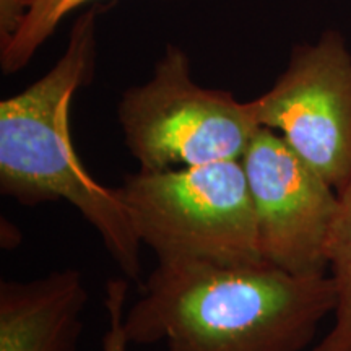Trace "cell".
I'll use <instances>...</instances> for the list:
<instances>
[{"instance_id":"obj_1","label":"cell","mask_w":351,"mask_h":351,"mask_svg":"<svg viewBox=\"0 0 351 351\" xmlns=\"http://www.w3.org/2000/svg\"><path fill=\"white\" fill-rule=\"evenodd\" d=\"M335 302L327 274L158 261L124 332L130 345L163 341L168 351H304Z\"/></svg>"},{"instance_id":"obj_2","label":"cell","mask_w":351,"mask_h":351,"mask_svg":"<svg viewBox=\"0 0 351 351\" xmlns=\"http://www.w3.org/2000/svg\"><path fill=\"white\" fill-rule=\"evenodd\" d=\"M96 8L75 20L60 59L0 103V192L26 207L67 202L98 232L122 275L140 280V243L116 187L88 173L70 134V106L96 67Z\"/></svg>"},{"instance_id":"obj_3","label":"cell","mask_w":351,"mask_h":351,"mask_svg":"<svg viewBox=\"0 0 351 351\" xmlns=\"http://www.w3.org/2000/svg\"><path fill=\"white\" fill-rule=\"evenodd\" d=\"M135 234L158 261L261 263L257 223L239 160L138 169L117 186Z\"/></svg>"},{"instance_id":"obj_4","label":"cell","mask_w":351,"mask_h":351,"mask_svg":"<svg viewBox=\"0 0 351 351\" xmlns=\"http://www.w3.org/2000/svg\"><path fill=\"white\" fill-rule=\"evenodd\" d=\"M117 119L130 155L145 171L239 160L258 129L249 101L199 85L189 56L173 44L150 80L122 93Z\"/></svg>"},{"instance_id":"obj_5","label":"cell","mask_w":351,"mask_h":351,"mask_svg":"<svg viewBox=\"0 0 351 351\" xmlns=\"http://www.w3.org/2000/svg\"><path fill=\"white\" fill-rule=\"evenodd\" d=\"M258 127L339 191L351 176V52L335 29L300 44L270 90L249 101Z\"/></svg>"},{"instance_id":"obj_6","label":"cell","mask_w":351,"mask_h":351,"mask_svg":"<svg viewBox=\"0 0 351 351\" xmlns=\"http://www.w3.org/2000/svg\"><path fill=\"white\" fill-rule=\"evenodd\" d=\"M262 261L293 275L327 274L339 194L278 132L258 127L239 158Z\"/></svg>"},{"instance_id":"obj_7","label":"cell","mask_w":351,"mask_h":351,"mask_svg":"<svg viewBox=\"0 0 351 351\" xmlns=\"http://www.w3.org/2000/svg\"><path fill=\"white\" fill-rule=\"evenodd\" d=\"M75 269L32 280L0 283V351H75L88 304Z\"/></svg>"},{"instance_id":"obj_8","label":"cell","mask_w":351,"mask_h":351,"mask_svg":"<svg viewBox=\"0 0 351 351\" xmlns=\"http://www.w3.org/2000/svg\"><path fill=\"white\" fill-rule=\"evenodd\" d=\"M337 194L339 210L327 249L328 275L337 293L333 326L311 351H351V176Z\"/></svg>"},{"instance_id":"obj_9","label":"cell","mask_w":351,"mask_h":351,"mask_svg":"<svg viewBox=\"0 0 351 351\" xmlns=\"http://www.w3.org/2000/svg\"><path fill=\"white\" fill-rule=\"evenodd\" d=\"M88 2L91 0H34L19 33L0 49L2 72L10 75L25 69L39 47L52 36L60 21Z\"/></svg>"},{"instance_id":"obj_10","label":"cell","mask_w":351,"mask_h":351,"mask_svg":"<svg viewBox=\"0 0 351 351\" xmlns=\"http://www.w3.org/2000/svg\"><path fill=\"white\" fill-rule=\"evenodd\" d=\"M127 291H129V278L119 276V278L108 280L104 306L108 311L109 328L103 339V351H127V346L130 345L124 332Z\"/></svg>"},{"instance_id":"obj_11","label":"cell","mask_w":351,"mask_h":351,"mask_svg":"<svg viewBox=\"0 0 351 351\" xmlns=\"http://www.w3.org/2000/svg\"><path fill=\"white\" fill-rule=\"evenodd\" d=\"M33 3L34 0H0V49L19 33Z\"/></svg>"}]
</instances>
